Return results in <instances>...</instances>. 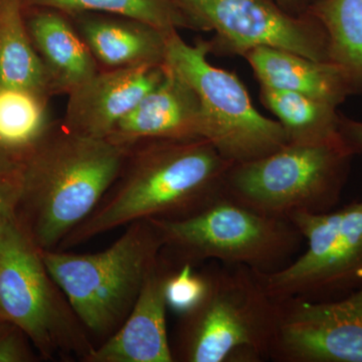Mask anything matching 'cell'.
Listing matches in <instances>:
<instances>
[{
  "label": "cell",
  "instance_id": "9a60e30c",
  "mask_svg": "<svg viewBox=\"0 0 362 362\" xmlns=\"http://www.w3.org/2000/svg\"><path fill=\"white\" fill-rule=\"evenodd\" d=\"M26 28L51 82L52 94L68 95L100 70L77 28L63 13L30 8Z\"/></svg>",
  "mask_w": 362,
  "mask_h": 362
},
{
  "label": "cell",
  "instance_id": "f546056e",
  "mask_svg": "<svg viewBox=\"0 0 362 362\" xmlns=\"http://www.w3.org/2000/svg\"><path fill=\"white\" fill-rule=\"evenodd\" d=\"M1 323H4V322H1Z\"/></svg>",
  "mask_w": 362,
  "mask_h": 362
},
{
  "label": "cell",
  "instance_id": "6da1fadb",
  "mask_svg": "<svg viewBox=\"0 0 362 362\" xmlns=\"http://www.w3.org/2000/svg\"><path fill=\"white\" fill-rule=\"evenodd\" d=\"M232 164L204 138L136 143L103 199L58 250L134 221L180 220L199 213L223 194Z\"/></svg>",
  "mask_w": 362,
  "mask_h": 362
},
{
  "label": "cell",
  "instance_id": "5b68a950",
  "mask_svg": "<svg viewBox=\"0 0 362 362\" xmlns=\"http://www.w3.org/2000/svg\"><path fill=\"white\" fill-rule=\"evenodd\" d=\"M149 221L160 235L161 252L177 266L209 259L272 273L291 263L304 243L291 221L259 213L226 194L187 218Z\"/></svg>",
  "mask_w": 362,
  "mask_h": 362
},
{
  "label": "cell",
  "instance_id": "cb8c5ba5",
  "mask_svg": "<svg viewBox=\"0 0 362 362\" xmlns=\"http://www.w3.org/2000/svg\"><path fill=\"white\" fill-rule=\"evenodd\" d=\"M30 340L20 328L0 323V362H30L39 356L30 349Z\"/></svg>",
  "mask_w": 362,
  "mask_h": 362
},
{
  "label": "cell",
  "instance_id": "f1b7e54d",
  "mask_svg": "<svg viewBox=\"0 0 362 362\" xmlns=\"http://www.w3.org/2000/svg\"><path fill=\"white\" fill-rule=\"evenodd\" d=\"M310 1H311V0H308V4H309V2H310Z\"/></svg>",
  "mask_w": 362,
  "mask_h": 362
},
{
  "label": "cell",
  "instance_id": "52a82bcc",
  "mask_svg": "<svg viewBox=\"0 0 362 362\" xmlns=\"http://www.w3.org/2000/svg\"><path fill=\"white\" fill-rule=\"evenodd\" d=\"M354 154L337 141L290 144L254 160L232 164L223 194L279 218L323 214L341 199Z\"/></svg>",
  "mask_w": 362,
  "mask_h": 362
},
{
  "label": "cell",
  "instance_id": "277c9868",
  "mask_svg": "<svg viewBox=\"0 0 362 362\" xmlns=\"http://www.w3.org/2000/svg\"><path fill=\"white\" fill-rule=\"evenodd\" d=\"M163 247L149 220L134 221L110 247L92 254L42 251L88 334L104 341L129 315Z\"/></svg>",
  "mask_w": 362,
  "mask_h": 362
},
{
  "label": "cell",
  "instance_id": "83f0119b",
  "mask_svg": "<svg viewBox=\"0 0 362 362\" xmlns=\"http://www.w3.org/2000/svg\"><path fill=\"white\" fill-rule=\"evenodd\" d=\"M21 164L20 162L16 161L13 157L8 156L6 151L0 148V173L20 168Z\"/></svg>",
  "mask_w": 362,
  "mask_h": 362
},
{
  "label": "cell",
  "instance_id": "d6986e66",
  "mask_svg": "<svg viewBox=\"0 0 362 362\" xmlns=\"http://www.w3.org/2000/svg\"><path fill=\"white\" fill-rule=\"evenodd\" d=\"M306 13L322 26L327 59L337 66L354 95L362 93V0H311Z\"/></svg>",
  "mask_w": 362,
  "mask_h": 362
},
{
  "label": "cell",
  "instance_id": "7c38bea8",
  "mask_svg": "<svg viewBox=\"0 0 362 362\" xmlns=\"http://www.w3.org/2000/svg\"><path fill=\"white\" fill-rule=\"evenodd\" d=\"M164 73V64L100 69L69 93L63 125L76 134L108 140Z\"/></svg>",
  "mask_w": 362,
  "mask_h": 362
},
{
  "label": "cell",
  "instance_id": "8fae6325",
  "mask_svg": "<svg viewBox=\"0 0 362 362\" xmlns=\"http://www.w3.org/2000/svg\"><path fill=\"white\" fill-rule=\"evenodd\" d=\"M270 361L362 362V289L339 299H275Z\"/></svg>",
  "mask_w": 362,
  "mask_h": 362
},
{
  "label": "cell",
  "instance_id": "e0dca14e",
  "mask_svg": "<svg viewBox=\"0 0 362 362\" xmlns=\"http://www.w3.org/2000/svg\"><path fill=\"white\" fill-rule=\"evenodd\" d=\"M78 16V32L105 69L163 65L169 33L119 16Z\"/></svg>",
  "mask_w": 362,
  "mask_h": 362
},
{
  "label": "cell",
  "instance_id": "30bf717a",
  "mask_svg": "<svg viewBox=\"0 0 362 362\" xmlns=\"http://www.w3.org/2000/svg\"><path fill=\"white\" fill-rule=\"evenodd\" d=\"M199 32H214L211 52L244 57L258 47H272L327 61L322 26L305 11L294 14L274 0H175Z\"/></svg>",
  "mask_w": 362,
  "mask_h": 362
},
{
  "label": "cell",
  "instance_id": "7a4b0ae2",
  "mask_svg": "<svg viewBox=\"0 0 362 362\" xmlns=\"http://www.w3.org/2000/svg\"><path fill=\"white\" fill-rule=\"evenodd\" d=\"M130 148L52 125L21 162L16 218L42 251L64 239L94 211L120 175Z\"/></svg>",
  "mask_w": 362,
  "mask_h": 362
},
{
  "label": "cell",
  "instance_id": "ffe728a7",
  "mask_svg": "<svg viewBox=\"0 0 362 362\" xmlns=\"http://www.w3.org/2000/svg\"><path fill=\"white\" fill-rule=\"evenodd\" d=\"M259 98L285 131L290 144H322L340 140L338 107L291 90L259 86Z\"/></svg>",
  "mask_w": 362,
  "mask_h": 362
},
{
  "label": "cell",
  "instance_id": "9c48e42d",
  "mask_svg": "<svg viewBox=\"0 0 362 362\" xmlns=\"http://www.w3.org/2000/svg\"><path fill=\"white\" fill-rule=\"evenodd\" d=\"M307 247L284 268L258 274L273 299H339L362 289V199L323 214L289 218Z\"/></svg>",
  "mask_w": 362,
  "mask_h": 362
},
{
  "label": "cell",
  "instance_id": "d4e9b609",
  "mask_svg": "<svg viewBox=\"0 0 362 362\" xmlns=\"http://www.w3.org/2000/svg\"><path fill=\"white\" fill-rule=\"evenodd\" d=\"M21 192V164L20 168L0 173V230L16 218Z\"/></svg>",
  "mask_w": 362,
  "mask_h": 362
},
{
  "label": "cell",
  "instance_id": "603a6c76",
  "mask_svg": "<svg viewBox=\"0 0 362 362\" xmlns=\"http://www.w3.org/2000/svg\"><path fill=\"white\" fill-rule=\"evenodd\" d=\"M194 267L192 264L178 266L166 283L168 308L180 315L194 308L206 292V272L194 271Z\"/></svg>",
  "mask_w": 362,
  "mask_h": 362
},
{
  "label": "cell",
  "instance_id": "7402d4cb",
  "mask_svg": "<svg viewBox=\"0 0 362 362\" xmlns=\"http://www.w3.org/2000/svg\"><path fill=\"white\" fill-rule=\"evenodd\" d=\"M25 8H49L64 14L90 13L129 18L163 32L199 30L175 0H23Z\"/></svg>",
  "mask_w": 362,
  "mask_h": 362
},
{
  "label": "cell",
  "instance_id": "4fadbf2b",
  "mask_svg": "<svg viewBox=\"0 0 362 362\" xmlns=\"http://www.w3.org/2000/svg\"><path fill=\"white\" fill-rule=\"evenodd\" d=\"M177 267L160 252L129 315L84 362H175L166 324L165 289Z\"/></svg>",
  "mask_w": 362,
  "mask_h": 362
},
{
  "label": "cell",
  "instance_id": "44dd1931",
  "mask_svg": "<svg viewBox=\"0 0 362 362\" xmlns=\"http://www.w3.org/2000/svg\"><path fill=\"white\" fill-rule=\"evenodd\" d=\"M49 97L0 86V148L23 162L52 127Z\"/></svg>",
  "mask_w": 362,
  "mask_h": 362
},
{
  "label": "cell",
  "instance_id": "8992f818",
  "mask_svg": "<svg viewBox=\"0 0 362 362\" xmlns=\"http://www.w3.org/2000/svg\"><path fill=\"white\" fill-rule=\"evenodd\" d=\"M0 322L23 330L45 361H85L95 347L16 216L0 230Z\"/></svg>",
  "mask_w": 362,
  "mask_h": 362
},
{
  "label": "cell",
  "instance_id": "484cf974",
  "mask_svg": "<svg viewBox=\"0 0 362 362\" xmlns=\"http://www.w3.org/2000/svg\"><path fill=\"white\" fill-rule=\"evenodd\" d=\"M338 132L343 144L354 156L362 154V121L354 120L340 113Z\"/></svg>",
  "mask_w": 362,
  "mask_h": 362
},
{
  "label": "cell",
  "instance_id": "ba28073f",
  "mask_svg": "<svg viewBox=\"0 0 362 362\" xmlns=\"http://www.w3.org/2000/svg\"><path fill=\"white\" fill-rule=\"evenodd\" d=\"M209 40L188 44L178 30L168 33L164 65L194 90L201 104L204 139L226 160L242 163L268 156L287 144L277 120L259 113L242 81L209 61Z\"/></svg>",
  "mask_w": 362,
  "mask_h": 362
},
{
  "label": "cell",
  "instance_id": "3957f363",
  "mask_svg": "<svg viewBox=\"0 0 362 362\" xmlns=\"http://www.w3.org/2000/svg\"><path fill=\"white\" fill-rule=\"evenodd\" d=\"M206 289L180 314L173 342L175 362L270 361L277 307L256 271L211 261Z\"/></svg>",
  "mask_w": 362,
  "mask_h": 362
},
{
  "label": "cell",
  "instance_id": "2e32d148",
  "mask_svg": "<svg viewBox=\"0 0 362 362\" xmlns=\"http://www.w3.org/2000/svg\"><path fill=\"white\" fill-rule=\"evenodd\" d=\"M243 58L264 87L291 90L337 107L354 95L341 71L327 61L272 47H255Z\"/></svg>",
  "mask_w": 362,
  "mask_h": 362
},
{
  "label": "cell",
  "instance_id": "4316f807",
  "mask_svg": "<svg viewBox=\"0 0 362 362\" xmlns=\"http://www.w3.org/2000/svg\"><path fill=\"white\" fill-rule=\"evenodd\" d=\"M285 11L294 14H302L306 11L308 0H274Z\"/></svg>",
  "mask_w": 362,
  "mask_h": 362
},
{
  "label": "cell",
  "instance_id": "ac0fdd59",
  "mask_svg": "<svg viewBox=\"0 0 362 362\" xmlns=\"http://www.w3.org/2000/svg\"><path fill=\"white\" fill-rule=\"evenodd\" d=\"M0 86L54 95L26 28L23 0H0Z\"/></svg>",
  "mask_w": 362,
  "mask_h": 362
},
{
  "label": "cell",
  "instance_id": "5bb4252c",
  "mask_svg": "<svg viewBox=\"0 0 362 362\" xmlns=\"http://www.w3.org/2000/svg\"><path fill=\"white\" fill-rule=\"evenodd\" d=\"M164 66L160 82L118 124L109 141L130 148L145 140L204 139L199 98L183 78Z\"/></svg>",
  "mask_w": 362,
  "mask_h": 362
},
{
  "label": "cell",
  "instance_id": "4dcf8cb0",
  "mask_svg": "<svg viewBox=\"0 0 362 362\" xmlns=\"http://www.w3.org/2000/svg\"><path fill=\"white\" fill-rule=\"evenodd\" d=\"M0 323H1V322H0Z\"/></svg>",
  "mask_w": 362,
  "mask_h": 362
}]
</instances>
